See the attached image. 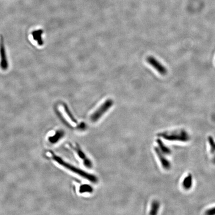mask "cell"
I'll list each match as a JSON object with an SVG mask.
<instances>
[{"label": "cell", "mask_w": 215, "mask_h": 215, "mask_svg": "<svg viewBox=\"0 0 215 215\" xmlns=\"http://www.w3.org/2000/svg\"><path fill=\"white\" fill-rule=\"evenodd\" d=\"M209 142L210 144V148H211V153H215V143L214 142V139L212 137H209Z\"/></svg>", "instance_id": "14"}, {"label": "cell", "mask_w": 215, "mask_h": 215, "mask_svg": "<svg viewBox=\"0 0 215 215\" xmlns=\"http://www.w3.org/2000/svg\"><path fill=\"white\" fill-rule=\"evenodd\" d=\"M192 185V176L191 174H189L185 177L182 182V186L186 190H189L191 188Z\"/></svg>", "instance_id": "11"}, {"label": "cell", "mask_w": 215, "mask_h": 215, "mask_svg": "<svg viewBox=\"0 0 215 215\" xmlns=\"http://www.w3.org/2000/svg\"><path fill=\"white\" fill-rule=\"evenodd\" d=\"M42 30L41 29L34 30L32 32V34L34 41L37 42L39 46H42L43 44V41L42 40Z\"/></svg>", "instance_id": "9"}, {"label": "cell", "mask_w": 215, "mask_h": 215, "mask_svg": "<svg viewBox=\"0 0 215 215\" xmlns=\"http://www.w3.org/2000/svg\"><path fill=\"white\" fill-rule=\"evenodd\" d=\"M213 161L214 162V164H215V156L213 158Z\"/></svg>", "instance_id": "17"}, {"label": "cell", "mask_w": 215, "mask_h": 215, "mask_svg": "<svg viewBox=\"0 0 215 215\" xmlns=\"http://www.w3.org/2000/svg\"><path fill=\"white\" fill-rule=\"evenodd\" d=\"M112 105L113 102L111 100H107L91 115L90 120L92 122H96L99 120V119L101 118L102 116L110 108Z\"/></svg>", "instance_id": "3"}, {"label": "cell", "mask_w": 215, "mask_h": 215, "mask_svg": "<svg viewBox=\"0 0 215 215\" xmlns=\"http://www.w3.org/2000/svg\"><path fill=\"white\" fill-rule=\"evenodd\" d=\"M64 133L62 131H57L52 137L49 138V140L52 143H55L57 142L59 139H60L64 136Z\"/></svg>", "instance_id": "13"}, {"label": "cell", "mask_w": 215, "mask_h": 215, "mask_svg": "<svg viewBox=\"0 0 215 215\" xmlns=\"http://www.w3.org/2000/svg\"><path fill=\"white\" fill-rule=\"evenodd\" d=\"M206 214L210 215H215V207L211 209L207 210L206 212Z\"/></svg>", "instance_id": "15"}, {"label": "cell", "mask_w": 215, "mask_h": 215, "mask_svg": "<svg viewBox=\"0 0 215 215\" xmlns=\"http://www.w3.org/2000/svg\"><path fill=\"white\" fill-rule=\"evenodd\" d=\"M60 110L63 113L64 115L65 119H67V120L68 121L69 123H70V124L72 126L76 127L78 125L77 121L73 118V116H72L68 109H67L65 106L61 107Z\"/></svg>", "instance_id": "8"}, {"label": "cell", "mask_w": 215, "mask_h": 215, "mask_svg": "<svg viewBox=\"0 0 215 215\" xmlns=\"http://www.w3.org/2000/svg\"><path fill=\"white\" fill-rule=\"evenodd\" d=\"M147 61L161 75H165L167 74V70L166 67L155 57L151 56H148L147 58Z\"/></svg>", "instance_id": "6"}, {"label": "cell", "mask_w": 215, "mask_h": 215, "mask_svg": "<svg viewBox=\"0 0 215 215\" xmlns=\"http://www.w3.org/2000/svg\"><path fill=\"white\" fill-rule=\"evenodd\" d=\"M68 145L70 148H71L76 153V155H77L79 158L82 161L84 165L86 167H88V168H91L92 166V164L91 161L89 160L88 158L87 157L86 155L80 149L79 146L76 144H72L71 143H69Z\"/></svg>", "instance_id": "4"}, {"label": "cell", "mask_w": 215, "mask_h": 215, "mask_svg": "<svg viewBox=\"0 0 215 215\" xmlns=\"http://www.w3.org/2000/svg\"><path fill=\"white\" fill-rule=\"evenodd\" d=\"M160 204L157 201H153L151 205V209L149 214L151 215H156L157 214L160 209Z\"/></svg>", "instance_id": "12"}, {"label": "cell", "mask_w": 215, "mask_h": 215, "mask_svg": "<svg viewBox=\"0 0 215 215\" xmlns=\"http://www.w3.org/2000/svg\"><path fill=\"white\" fill-rule=\"evenodd\" d=\"M0 57H1L0 67L3 70L5 71L8 69L9 64H8L7 58L4 38L2 36H1V37H0Z\"/></svg>", "instance_id": "5"}, {"label": "cell", "mask_w": 215, "mask_h": 215, "mask_svg": "<svg viewBox=\"0 0 215 215\" xmlns=\"http://www.w3.org/2000/svg\"><path fill=\"white\" fill-rule=\"evenodd\" d=\"M82 188L83 189H81L80 191H82L83 192H89V191H92V189H91V188H90V187H88H88H87L83 186Z\"/></svg>", "instance_id": "16"}, {"label": "cell", "mask_w": 215, "mask_h": 215, "mask_svg": "<svg viewBox=\"0 0 215 215\" xmlns=\"http://www.w3.org/2000/svg\"><path fill=\"white\" fill-rule=\"evenodd\" d=\"M156 142H157L158 147H159L158 149H160V151L163 154H164V155H169V154L171 153V151H170V149L168 148V147H166V146L164 144V143H163V142L161 141L160 139L158 138V139H157Z\"/></svg>", "instance_id": "10"}, {"label": "cell", "mask_w": 215, "mask_h": 215, "mask_svg": "<svg viewBox=\"0 0 215 215\" xmlns=\"http://www.w3.org/2000/svg\"><path fill=\"white\" fill-rule=\"evenodd\" d=\"M155 151L157 155V157L159 158V160L160 161L161 164L162 165L163 168L165 170L169 169L171 167V165L169 161L165 157L164 154L160 151V149H158L157 147H155Z\"/></svg>", "instance_id": "7"}, {"label": "cell", "mask_w": 215, "mask_h": 215, "mask_svg": "<svg viewBox=\"0 0 215 215\" xmlns=\"http://www.w3.org/2000/svg\"><path fill=\"white\" fill-rule=\"evenodd\" d=\"M158 136L169 141L186 142L190 139L188 133L183 129L160 133Z\"/></svg>", "instance_id": "2"}, {"label": "cell", "mask_w": 215, "mask_h": 215, "mask_svg": "<svg viewBox=\"0 0 215 215\" xmlns=\"http://www.w3.org/2000/svg\"><path fill=\"white\" fill-rule=\"evenodd\" d=\"M49 153L50 154V156L51 157V158H52L53 160H55V162H57L59 165L62 166L64 168H66L67 169L69 170L70 171L73 172L76 174L78 175L79 176L84 178L90 181V182L96 183L97 181V177H95L93 175L87 173L82 170L79 169V168L75 167L72 165H70L69 163L65 162L64 160H62V159H61L60 157L55 155L52 152H50Z\"/></svg>", "instance_id": "1"}]
</instances>
